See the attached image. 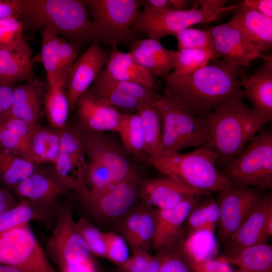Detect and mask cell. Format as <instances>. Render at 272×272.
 <instances>
[{
	"label": "cell",
	"mask_w": 272,
	"mask_h": 272,
	"mask_svg": "<svg viewBox=\"0 0 272 272\" xmlns=\"http://www.w3.org/2000/svg\"><path fill=\"white\" fill-rule=\"evenodd\" d=\"M25 82L20 83L14 89L10 116L23 120L35 127L38 124L47 83L37 77Z\"/></svg>",
	"instance_id": "26"
},
{
	"label": "cell",
	"mask_w": 272,
	"mask_h": 272,
	"mask_svg": "<svg viewBox=\"0 0 272 272\" xmlns=\"http://www.w3.org/2000/svg\"><path fill=\"white\" fill-rule=\"evenodd\" d=\"M244 98L230 99L202 117L206 125L205 144L214 153L219 169L231 162L244 149L267 120L246 105Z\"/></svg>",
	"instance_id": "2"
},
{
	"label": "cell",
	"mask_w": 272,
	"mask_h": 272,
	"mask_svg": "<svg viewBox=\"0 0 272 272\" xmlns=\"http://www.w3.org/2000/svg\"><path fill=\"white\" fill-rule=\"evenodd\" d=\"M159 251L162 252L163 254V260L159 272H193L180 248Z\"/></svg>",
	"instance_id": "49"
},
{
	"label": "cell",
	"mask_w": 272,
	"mask_h": 272,
	"mask_svg": "<svg viewBox=\"0 0 272 272\" xmlns=\"http://www.w3.org/2000/svg\"><path fill=\"white\" fill-rule=\"evenodd\" d=\"M220 218L217 199L210 194L203 195L192 207L184 225V239L199 231L215 233Z\"/></svg>",
	"instance_id": "29"
},
{
	"label": "cell",
	"mask_w": 272,
	"mask_h": 272,
	"mask_svg": "<svg viewBox=\"0 0 272 272\" xmlns=\"http://www.w3.org/2000/svg\"><path fill=\"white\" fill-rule=\"evenodd\" d=\"M47 212L30 201L23 199L0 215V234L31 220L47 221Z\"/></svg>",
	"instance_id": "37"
},
{
	"label": "cell",
	"mask_w": 272,
	"mask_h": 272,
	"mask_svg": "<svg viewBox=\"0 0 272 272\" xmlns=\"http://www.w3.org/2000/svg\"><path fill=\"white\" fill-rule=\"evenodd\" d=\"M86 92L122 113L136 112L142 104L135 98L105 84L93 83Z\"/></svg>",
	"instance_id": "36"
},
{
	"label": "cell",
	"mask_w": 272,
	"mask_h": 272,
	"mask_svg": "<svg viewBox=\"0 0 272 272\" xmlns=\"http://www.w3.org/2000/svg\"><path fill=\"white\" fill-rule=\"evenodd\" d=\"M109 56V52L96 41L79 56L71 70L66 90L70 111L104 69Z\"/></svg>",
	"instance_id": "15"
},
{
	"label": "cell",
	"mask_w": 272,
	"mask_h": 272,
	"mask_svg": "<svg viewBox=\"0 0 272 272\" xmlns=\"http://www.w3.org/2000/svg\"><path fill=\"white\" fill-rule=\"evenodd\" d=\"M81 45L60 37L56 82L61 83L66 89L72 67L80 55Z\"/></svg>",
	"instance_id": "43"
},
{
	"label": "cell",
	"mask_w": 272,
	"mask_h": 272,
	"mask_svg": "<svg viewBox=\"0 0 272 272\" xmlns=\"http://www.w3.org/2000/svg\"><path fill=\"white\" fill-rule=\"evenodd\" d=\"M242 3L262 15L272 18L271 0H245Z\"/></svg>",
	"instance_id": "57"
},
{
	"label": "cell",
	"mask_w": 272,
	"mask_h": 272,
	"mask_svg": "<svg viewBox=\"0 0 272 272\" xmlns=\"http://www.w3.org/2000/svg\"><path fill=\"white\" fill-rule=\"evenodd\" d=\"M163 260L162 252L155 255H151L144 272H159Z\"/></svg>",
	"instance_id": "59"
},
{
	"label": "cell",
	"mask_w": 272,
	"mask_h": 272,
	"mask_svg": "<svg viewBox=\"0 0 272 272\" xmlns=\"http://www.w3.org/2000/svg\"><path fill=\"white\" fill-rule=\"evenodd\" d=\"M142 179L136 172L99 192L89 194L83 202L100 217L120 218L134 206L139 199Z\"/></svg>",
	"instance_id": "12"
},
{
	"label": "cell",
	"mask_w": 272,
	"mask_h": 272,
	"mask_svg": "<svg viewBox=\"0 0 272 272\" xmlns=\"http://www.w3.org/2000/svg\"><path fill=\"white\" fill-rule=\"evenodd\" d=\"M0 126L17 135L28 145L33 130L35 128L25 121L12 116H9L6 118L0 124Z\"/></svg>",
	"instance_id": "52"
},
{
	"label": "cell",
	"mask_w": 272,
	"mask_h": 272,
	"mask_svg": "<svg viewBox=\"0 0 272 272\" xmlns=\"http://www.w3.org/2000/svg\"><path fill=\"white\" fill-rule=\"evenodd\" d=\"M153 102L162 121L161 138L156 155L179 152L207 143V129L202 117L193 116L165 91L163 94L156 93Z\"/></svg>",
	"instance_id": "5"
},
{
	"label": "cell",
	"mask_w": 272,
	"mask_h": 272,
	"mask_svg": "<svg viewBox=\"0 0 272 272\" xmlns=\"http://www.w3.org/2000/svg\"><path fill=\"white\" fill-rule=\"evenodd\" d=\"M232 185L270 189L272 187V132L255 134L243 151L219 169Z\"/></svg>",
	"instance_id": "7"
},
{
	"label": "cell",
	"mask_w": 272,
	"mask_h": 272,
	"mask_svg": "<svg viewBox=\"0 0 272 272\" xmlns=\"http://www.w3.org/2000/svg\"><path fill=\"white\" fill-rule=\"evenodd\" d=\"M172 9L176 11L187 10L190 4L189 1L186 0H170Z\"/></svg>",
	"instance_id": "62"
},
{
	"label": "cell",
	"mask_w": 272,
	"mask_h": 272,
	"mask_svg": "<svg viewBox=\"0 0 272 272\" xmlns=\"http://www.w3.org/2000/svg\"><path fill=\"white\" fill-rule=\"evenodd\" d=\"M106 85L128 95L141 103H151L154 101L156 89L149 88L142 84L128 81H111L95 83Z\"/></svg>",
	"instance_id": "48"
},
{
	"label": "cell",
	"mask_w": 272,
	"mask_h": 272,
	"mask_svg": "<svg viewBox=\"0 0 272 272\" xmlns=\"http://www.w3.org/2000/svg\"><path fill=\"white\" fill-rule=\"evenodd\" d=\"M203 195L191 198L172 208H153L155 229L151 248L157 252L180 248L184 240V225L187 216Z\"/></svg>",
	"instance_id": "14"
},
{
	"label": "cell",
	"mask_w": 272,
	"mask_h": 272,
	"mask_svg": "<svg viewBox=\"0 0 272 272\" xmlns=\"http://www.w3.org/2000/svg\"><path fill=\"white\" fill-rule=\"evenodd\" d=\"M233 11L227 23L239 29L261 54L268 50L272 46V18L243 3Z\"/></svg>",
	"instance_id": "20"
},
{
	"label": "cell",
	"mask_w": 272,
	"mask_h": 272,
	"mask_svg": "<svg viewBox=\"0 0 272 272\" xmlns=\"http://www.w3.org/2000/svg\"><path fill=\"white\" fill-rule=\"evenodd\" d=\"M0 272H23L16 267L0 264Z\"/></svg>",
	"instance_id": "63"
},
{
	"label": "cell",
	"mask_w": 272,
	"mask_h": 272,
	"mask_svg": "<svg viewBox=\"0 0 272 272\" xmlns=\"http://www.w3.org/2000/svg\"><path fill=\"white\" fill-rule=\"evenodd\" d=\"M77 230L82 236L91 252L100 257H105L106 246L104 233L84 218L76 222Z\"/></svg>",
	"instance_id": "46"
},
{
	"label": "cell",
	"mask_w": 272,
	"mask_h": 272,
	"mask_svg": "<svg viewBox=\"0 0 272 272\" xmlns=\"http://www.w3.org/2000/svg\"><path fill=\"white\" fill-rule=\"evenodd\" d=\"M120 218L118 230L131 251L149 252L155 229L153 207L141 201Z\"/></svg>",
	"instance_id": "18"
},
{
	"label": "cell",
	"mask_w": 272,
	"mask_h": 272,
	"mask_svg": "<svg viewBox=\"0 0 272 272\" xmlns=\"http://www.w3.org/2000/svg\"><path fill=\"white\" fill-rule=\"evenodd\" d=\"M83 144L89 160L103 165L111 172L117 181L137 172L121 143L106 132L84 129Z\"/></svg>",
	"instance_id": "13"
},
{
	"label": "cell",
	"mask_w": 272,
	"mask_h": 272,
	"mask_svg": "<svg viewBox=\"0 0 272 272\" xmlns=\"http://www.w3.org/2000/svg\"><path fill=\"white\" fill-rule=\"evenodd\" d=\"M244 74L242 66L214 59L188 75L169 74L164 79L165 91L193 116L205 117L230 99L244 98L240 82Z\"/></svg>",
	"instance_id": "1"
},
{
	"label": "cell",
	"mask_w": 272,
	"mask_h": 272,
	"mask_svg": "<svg viewBox=\"0 0 272 272\" xmlns=\"http://www.w3.org/2000/svg\"><path fill=\"white\" fill-rule=\"evenodd\" d=\"M214 59H216L214 55L208 50H178L176 51L175 69L170 73L177 77L188 75L203 67Z\"/></svg>",
	"instance_id": "41"
},
{
	"label": "cell",
	"mask_w": 272,
	"mask_h": 272,
	"mask_svg": "<svg viewBox=\"0 0 272 272\" xmlns=\"http://www.w3.org/2000/svg\"><path fill=\"white\" fill-rule=\"evenodd\" d=\"M24 28L19 19L9 16L0 19V49L14 48L25 39Z\"/></svg>",
	"instance_id": "45"
},
{
	"label": "cell",
	"mask_w": 272,
	"mask_h": 272,
	"mask_svg": "<svg viewBox=\"0 0 272 272\" xmlns=\"http://www.w3.org/2000/svg\"><path fill=\"white\" fill-rule=\"evenodd\" d=\"M15 86L0 84V124L10 116Z\"/></svg>",
	"instance_id": "54"
},
{
	"label": "cell",
	"mask_w": 272,
	"mask_h": 272,
	"mask_svg": "<svg viewBox=\"0 0 272 272\" xmlns=\"http://www.w3.org/2000/svg\"><path fill=\"white\" fill-rule=\"evenodd\" d=\"M146 160L160 173L196 190L217 192L232 186L217 168L215 156L206 145L190 153H163Z\"/></svg>",
	"instance_id": "4"
},
{
	"label": "cell",
	"mask_w": 272,
	"mask_h": 272,
	"mask_svg": "<svg viewBox=\"0 0 272 272\" xmlns=\"http://www.w3.org/2000/svg\"><path fill=\"white\" fill-rule=\"evenodd\" d=\"M143 9L139 10L132 28L137 33H143L149 38L160 41L163 37L175 35L191 26L206 23L217 19L220 14L233 11L237 5L218 9L196 8L185 11L159 10L142 1Z\"/></svg>",
	"instance_id": "8"
},
{
	"label": "cell",
	"mask_w": 272,
	"mask_h": 272,
	"mask_svg": "<svg viewBox=\"0 0 272 272\" xmlns=\"http://www.w3.org/2000/svg\"><path fill=\"white\" fill-rule=\"evenodd\" d=\"M117 133L127 154L141 156L145 153L143 133L139 113H122Z\"/></svg>",
	"instance_id": "38"
},
{
	"label": "cell",
	"mask_w": 272,
	"mask_h": 272,
	"mask_svg": "<svg viewBox=\"0 0 272 272\" xmlns=\"http://www.w3.org/2000/svg\"><path fill=\"white\" fill-rule=\"evenodd\" d=\"M271 213L272 196L270 192H267L258 202L234 236L225 245L223 254L266 242L269 238L267 230V220Z\"/></svg>",
	"instance_id": "19"
},
{
	"label": "cell",
	"mask_w": 272,
	"mask_h": 272,
	"mask_svg": "<svg viewBox=\"0 0 272 272\" xmlns=\"http://www.w3.org/2000/svg\"><path fill=\"white\" fill-rule=\"evenodd\" d=\"M238 272H242V271H241L239 270V271Z\"/></svg>",
	"instance_id": "64"
},
{
	"label": "cell",
	"mask_w": 272,
	"mask_h": 272,
	"mask_svg": "<svg viewBox=\"0 0 272 272\" xmlns=\"http://www.w3.org/2000/svg\"><path fill=\"white\" fill-rule=\"evenodd\" d=\"M227 1L225 0H198L196 3L200 8L204 9H218L225 8Z\"/></svg>",
	"instance_id": "60"
},
{
	"label": "cell",
	"mask_w": 272,
	"mask_h": 272,
	"mask_svg": "<svg viewBox=\"0 0 272 272\" xmlns=\"http://www.w3.org/2000/svg\"><path fill=\"white\" fill-rule=\"evenodd\" d=\"M209 29L218 59L243 67L256 58L268 57L261 54L239 29L227 23Z\"/></svg>",
	"instance_id": "16"
},
{
	"label": "cell",
	"mask_w": 272,
	"mask_h": 272,
	"mask_svg": "<svg viewBox=\"0 0 272 272\" xmlns=\"http://www.w3.org/2000/svg\"><path fill=\"white\" fill-rule=\"evenodd\" d=\"M188 263L193 272H233L229 264L218 258Z\"/></svg>",
	"instance_id": "53"
},
{
	"label": "cell",
	"mask_w": 272,
	"mask_h": 272,
	"mask_svg": "<svg viewBox=\"0 0 272 272\" xmlns=\"http://www.w3.org/2000/svg\"><path fill=\"white\" fill-rule=\"evenodd\" d=\"M43 105L50 126L58 130L63 129L67 125L70 110L66 89L61 83L47 84Z\"/></svg>",
	"instance_id": "33"
},
{
	"label": "cell",
	"mask_w": 272,
	"mask_h": 272,
	"mask_svg": "<svg viewBox=\"0 0 272 272\" xmlns=\"http://www.w3.org/2000/svg\"><path fill=\"white\" fill-rule=\"evenodd\" d=\"M21 0H0V19L9 16L19 18Z\"/></svg>",
	"instance_id": "56"
},
{
	"label": "cell",
	"mask_w": 272,
	"mask_h": 272,
	"mask_svg": "<svg viewBox=\"0 0 272 272\" xmlns=\"http://www.w3.org/2000/svg\"><path fill=\"white\" fill-rule=\"evenodd\" d=\"M104 237L105 258L118 266L129 257L127 243L121 236L110 232L104 233Z\"/></svg>",
	"instance_id": "47"
},
{
	"label": "cell",
	"mask_w": 272,
	"mask_h": 272,
	"mask_svg": "<svg viewBox=\"0 0 272 272\" xmlns=\"http://www.w3.org/2000/svg\"><path fill=\"white\" fill-rule=\"evenodd\" d=\"M46 248L50 258L59 269L92 257L88 245L77 230L70 206L65 205L60 210Z\"/></svg>",
	"instance_id": "11"
},
{
	"label": "cell",
	"mask_w": 272,
	"mask_h": 272,
	"mask_svg": "<svg viewBox=\"0 0 272 272\" xmlns=\"http://www.w3.org/2000/svg\"><path fill=\"white\" fill-rule=\"evenodd\" d=\"M111 81L132 82L151 89L157 88L154 76L140 65L129 52H122L116 47L109 52L107 63L94 82Z\"/></svg>",
	"instance_id": "23"
},
{
	"label": "cell",
	"mask_w": 272,
	"mask_h": 272,
	"mask_svg": "<svg viewBox=\"0 0 272 272\" xmlns=\"http://www.w3.org/2000/svg\"><path fill=\"white\" fill-rule=\"evenodd\" d=\"M32 57V49L26 40L14 48L0 49V84L15 85L36 78Z\"/></svg>",
	"instance_id": "27"
},
{
	"label": "cell",
	"mask_w": 272,
	"mask_h": 272,
	"mask_svg": "<svg viewBox=\"0 0 272 272\" xmlns=\"http://www.w3.org/2000/svg\"><path fill=\"white\" fill-rule=\"evenodd\" d=\"M135 61L153 76L164 79L174 70L176 51L166 48L160 41L150 38L136 40L129 51Z\"/></svg>",
	"instance_id": "25"
},
{
	"label": "cell",
	"mask_w": 272,
	"mask_h": 272,
	"mask_svg": "<svg viewBox=\"0 0 272 272\" xmlns=\"http://www.w3.org/2000/svg\"><path fill=\"white\" fill-rule=\"evenodd\" d=\"M15 194L45 212L55 205L57 197L68 191L57 180L52 172L39 169L13 189Z\"/></svg>",
	"instance_id": "21"
},
{
	"label": "cell",
	"mask_w": 272,
	"mask_h": 272,
	"mask_svg": "<svg viewBox=\"0 0 272 272\" xmlns=\"http://www.w3.org/2000/svg\"><path fill=\"white\" fill-rule=\"evenodd\" d=\"M84 129L78 125L67 124L60 131V153L67 155L75 165L85 171L87 162L83 144Z\"/></svg>",
	"instance_id": "39"
},
{
	"label": "cell",
	"mask_w": 272,
	"mask_h": 272,
	"mask_svg": "<svg viewBox=\"0 0 272 272\" xmlns=\"http://www.w3.org/2000/svg\"><path fill=\"white\" fill-rule=\"evenodd\" d=\"M58 272H99L93 257L81 262L65 265L59 269Z\"/></svg>",
	"instance_id": "55"
},
{
	"label": "cell",
	"mask_w": 272,
	"mask_h": 272,
	"mask_svg": "<svg viewBox=\"0 0 272 272\" xmlns=\"http://www.w3.org/2000/svg\"><path fill=\"white\" fill-rule=\"evenodd\" d=\"M241 87L252 109L270 122L272 120V59L268 56L265 62L252 75L243 74Z\"/></svg>",
	"instance_id": "22"
},
{
	"label": "cell",
	"mask_w": 272,
	"mask_h": 272,
	"mask_svg": "<svg viewBox=\"0 0 272 272\" xmlns=\"http://www.w3.org/2000/svg\"><path fill=\"white\" fill-rule=\"evenodd\" d=\"M19 19L24 30L50 28L81 46L91 40V18L83 0H21Z\"/></svg>",
	"instance_id": "3"
},
{
	"label": "cell",
	"mask_w": 272,
	"mask_h": 272,
	"mask_svg": "<svg viewBox=\"0 0 272 272\" xmlns=\"http://www.w3.org/2000/svg\"><path fill=\"white\" fill-rule=\"evenodd\" d=\"M29 149L31 160L36 164H53L60 153L59 130L38 124L33 130Z\"/></svg>",
	"instance_id": "30"
},
{
	"label": "cell",
	"mask_w": 272,
	"mask_h": 272,
	"mask_svg": "<svg viewBox=\"0 0 272 272\" xmlns=\"http://www.w3.org/2000/svg\"><path fill=\"white\" fill-rule=\"evenodd\" d=\"M17 203L9 189L0 184V215L12 208Z\"/></svg>",
	"instance_id": "58"
},
{
	"label": "cell",
	"mask_w": 272,
	"mask_h": 272,
	"mask_svg": "<svg viewBox=\"0 0 272 272\" xmlns=\"http://www.w3.org/2000/svg\"><path fill=\"white\" fill-rule=\"evenodd\" d=\"M0 264L23 272H58L47 259L29 223L0 234Z\"/></svg>",
	"instance_id": "9"
},
{
	"label": "cell",
	"mask_w": 272,
	"mask_h": 272,
	"mask_svg": "<svg viewBox=\"0 0 272 272\" xmlns=\"http://www.w3.org/2000/svg\"><path fill=\"white\" fill-rule=\"evenodd\" d=\"M211 193L189 187L168 176L142 179L138 198L159 209L173 208L191 198Z\"/></svg>",
	"instance_id": "17"
},
{
	"label": "cell",
	"mask_w": 272,
	"mask_h": 272,
	"mask_svg": "<svg viewBox=\"0 0 272 272\" xmlns=\"http://www.w3.org/2000/svg\"><path fill=\"white\" fill-rule=\"evenodd\" d=\"M0 145L15 155L31 161L29 145L20 138L1 126Z\"/></svg>",
	"instance_id": "50"
},
{
	"label": "cell",
	"mask_w": 272,
	"mask_h": 272,
	"mask_svg": "<svg viewBox=\"0 0 272 272\" xmlns=\"http://www.w3.org/2000/svg\"><path fill=\"white\" fill-rule=\"evenodd\" d=\"M91 18V40L113 48L136 40L132 28L142 1L83 0Z\"/></svg>",
	"instance_id": "6"
},
{
	"label": "cell",
	"mask_w": 272,
	"mask_h": 272,
	"mask_svg": "<svg viewBox=\"0 0 272 272\" xmlns=\"http://www.w3.org/2000/svg\"><path fill=\"white\" fill-rule=\"evenodd\" d=\"M180 249L188 262L215 259L218 252V242L215 233L201 231L185 238Z\"/></svg>",
	"instance_id": "34"
},
{
	"label": "cell",
	"mask_w": 272,
	"mask_h": 272,
	"mask_svg": "<svg viewBox=\"0 0 272 272\" xmlns=\"http://www.w3.org/2000/svg\"><path fill=\"white\" fill-rule=\"evenodd\" d=\"M38 165L9 151L0 145V184L13 189L39 169Z\"/></svg>",
	"instance_id": "31"
},
{
	"label": "cell",
	"mask_w": 272,
	"mask_h": 272,
	"mask_svg": "<svg viewBox=\"0 0 272 272\" xmlns=\"http://www.w3.org/2000/svg\"><path fill=\"white\" fill-rule=\"evenodd\" d=\"M266 189L232 185L217 192L220 218L217 239L224 246L234 236L258 202Z\"/></svg>",
	"instance_id": "10"
},
{
	"label": "cell",
	"mask_w": 272,
	"mask_h": 272,
	"mask_svg": "<svg viewBox=\"0 0 272 272\" xmlns=\"http://www.w3.org/2000/svg\"><path fill=\"white\" fill-rule=\"evenodd\" d=\"M146 2L151 7L159 10H173L170 0H147Z\"/></svg>",
	"instance_id": "61"
},
{
	"label": "cell",
	"mask_w": 272,
	"mask_h": 272,
	"mask_svg": "<svg viewBox=\"0 0 272 272\" xmlns=\"http://www.w3.org/2000/svg\"><path fill=\"white\" fill-rule=\"evenodd\" d=\"M53 165L52 173L69 191H74L84 201L89 191L85 180V171L75 165L66 154L60 153Z\"/></svg>",
	"instance_id": "32"
},
{
	"label": "cell",
	"mask_w": 272,
	"mask_h": 272,
	"mask_svg": "<svg viewBox=\"0 0 272 272\" xmlns=\"http://www.w3.org/2000/svg\"><path fill=\"white\" fill-rule=\"evenodd\" d=\"M177 41L178 50L183 49H202L212 52L215 58L218 59L209 29L201 30L191 27L185 28L175 35Z\"/></svg>",
	"instance_id": "42"
},
{
	"label": "cell",
	"mask_w": 272,
	"mask_h": 272,
	"mask_svg": "<svg viewBox=\"0 0 272 272\" xmlns=\"http://www.w3.org/2000/svg\"><path fill=\"white\" fill-rule=\"evenodd\" d=\"M218 258L242 272H272V246L267 242L223 254Z\"/></svg>",
	"instance_id": "28"
},
{
	"label": "cell",
	"mask_w": 272,
	"mask_h": 272,
	"mask_svg": "<svg viewBox=\"0 0 272 272\" xmlns=\"http://www.w3.org/2000/svg\"><path fill=\"white\" fill-rule=\"evenodd\" d=\"M132 252L131 256L117 266L119 272H144L151 254L142 250Z\"/></svg>",
	"instance_id": "51"
},
{
	"label": "cell",
	"mask_w": 272,
	"mask_h": 272,
	"mask_svg": "<svg viewBox=\"0 0 272 272\" xmlns=\"http://www.w3.org/2000/svg\"><path fill=\"white\" fill-rule=\"evenodd\" d=\"M85 180L89 194L99 192L118 181L103 165L89 160L87 162L85 169Z\"/></svg>",
	"instance_id": "44"
},
{
	"label": "cell",
	"mask_w": 272,
	"mask_h": 272,
	"mask_svg": "<svg viewBox=\"0 0 272 272\" xmlns=\"http://www.w3.org/2000/svg\"><path fill=\"white\" fill-rule=\"evenodd\" d=\"M77 115L80 125L85 130L117 132L122 113L85 93L78 101Z\"/></svg>",
	"instance_id": "24"
},
{
	"label": "cell",
	"mask_w": 272,
	"mask_h": 272,
	"mask_svg": "<svg viewBox=\"0 0 272 272\" xmlns=\"http://www.w3.org/2000/svg\"><path fill=\"white\" fill-rule=\"evenodd\" d=\"M139 113L143 133L144 151L148 157L155 156L158 150L162 134V121L154 102L141 104Z\"/></svg>",
	"instance_id": "35"
},
{
	"label": "cell",
	"mask_w": 272,
	"mask_h": 272,
	"mask_svg": "<svg viewBox=\"0 0 272 272\" xmlns=\"http://www.w3.org/2000/svg\"><path fill=\"white\" fill-rule=\"evenodd\" d=\"M41 56L47 77V83L56 82L60 36L54 30L46 28L41 30Z\"/></svg>",
	"instance_id": "40"
}]
</instances>
